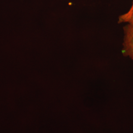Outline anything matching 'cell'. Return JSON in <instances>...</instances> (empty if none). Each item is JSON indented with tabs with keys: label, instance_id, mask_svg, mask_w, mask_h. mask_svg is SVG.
<instances>
[{
	"label": "cell",
	"instance_id": "1",
	"mask_svg": "<svg viewBox=\"0 0 133 133\" xmlns=\"http://www.w3.org/2000/svg\"><path fill=\"white\" fill-rule=\"evenodd\" d=\"M123 33L122 53L133 60V24H126L123 27Z\"/></svg>",
	"mask_w": 133,
	"mask_h": 133
},
{
	"label": "cell",
	"instance_id": "2",
	"mask_svg": "<svg viewBox=\"0 0 133 133\" xmlns=\"http://www.w3.org/2000/svg\"><path fill=\"white\" fill-rule=\"evenodd\" d=\"M118 22L119 24H133V1L128 11L119 16Z\"/></svg>",
	"mask_w": 133,
	"mask_h": 133
}]
</instances>
